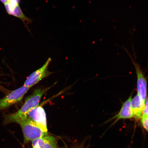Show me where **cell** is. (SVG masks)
I'll list each match as a JSON object with an SVG mask.
<instances>
[{
    "label": "cell",
    "mask_w": 148,
    "mask_h": 148,
    "mask_svg": "<svg viewBox=\"0 0 148 148\" xmlns=\"http://www.w3.org/2000/svg\"><path fill=\"white\" fill-rule=\"evenodd\" d=\"M3 89H4V88H3L1 86V84H0V90H3V91L4 92V91H5V90H3Z\"/></svg>",
    "instance_id": "14"
},
{
    "label": "cell",
    "mask_w": 148,
    "mask_h": 148,
    "mask_svg": "<svg viewBox=\"0 0 148 148\" xmlns=\"http://www.w3.org/2000/svg\"><path fill=\"white\" fill-rule=\"evenodd\" d=\"M143 114L148 116V98L146 99Z\"/></svg>",
    "instance_id": "12"
},
{
    "label": "cell",
    "mask_w": 148,
    "mask_h": 148,
    "mask_svg": "<svg viewBox=\"0 0 148 148\" xmlns=\"http://www.w3.org/2000/svg\"></svg>",
    "instance_id": "16"
},
{
    "label": "cell",
    "mask_w": 148,
    "mask_h": 148,
    "mask_svg": "<svg viewBox=\"0 0 148 148\" xmlns=\"http://www.w3.org/2000/svg\"><path fill=\"white\" fill-rule=\"evenodd\" d=\"M134 64L137 76V94L142 101L145 103L147 97V79L138 65L136 64Z\"/></svg>",
    "instance_id": "7"
},
{
    "label": "cell",
    "mask_w": 148,
    "mask_h": 148,
    "mask_svg": "<svg viewBox=\"0 0 148 148\" xmlns=\"http://www.w3.org/2000/svg\"><path fill=\"white\" fill-rule=\"evenodd\" d=\"M145 104L140 100L138 94L131 100V108L134 118L135 119H140L143 114Z\"/></svg>",
    "instance_id": "10"
},
{
    "label": "cell",
    "mask_w": 148,
    "mask_h": 148,
    "mask_svg": "<svg viewBox=\"0 0 148 148\" xmlns=\"http://www.w3.org/2000/svg\"><path fill=\"white\" fill-rule=\"evenodd\" d=\"M20 0H8L4 5L5 10L9 15L19 18L27 28L26 23H32V20L26 16L20 6Z\"/></svg>",
    "instance_id": "5"
},
{
    "label": "cell",
    "mask_w": 148,
    "mask_h": 148,
    "mask_svg": "<svg viewBox=\"0 0 148 148\" xmlns=\"http://www.w3.org/2000/svg\"><path fill=\"white\" fill-rule=\"evenodd\" d=\"M34 148H60L56 138L47 134L32 141Z\"/></svg>",
    "instance_id": "8"
},
{
    "label": "cell",
    "mask_w": 148,
    "mask_h": 148,
    "mask_svg": "<svg viewBox=\"0 0 148 148\" xmlns=\"http://www.w3.org/2000/svg\"><path fill=\"white\" fill-rule=\"evenodd\" d=\"M27 116L36 123L42 131L47 133V118L43 107L39 105L31 110L27 114Z\"/></svg>",
    "instance_id": "6"
},
{
    "label": "cell",
    "mask_w": 148,
    "mask_h": 148,
    "mask_svg": "<svg viewBox=\"0 0 148 148\" xmlns=\"http://www.w3.org/2000/svg\"><path fill=\"white\" fill-rule=\"evenodd\" d=\"M16 123L21 127L23 131L24 143L42 137L47 134L42 131L38 126L27 116L18 120Z\"/></svg>",
    "instance_id": "2"
},
{
    "label": "cell",
    "mask_w": 148,
    "mask_h": 148,
    "mask_svg": "<svg viewBox=\"0 0 148 148\" xmlns=\"http://www.w3.org/2000/svg\"><path fill=\"white\" fill-rule=\"evenodd\" d=\"M140 119L142 126L148 132V116L142 114Z\"/></svg>",
    "instance_id": "11"
},
{
    "label": "cell",
    "mask_w": 148,
    "mask_h": 148,
    "mask_svg": "<svg viewBox=\"0 0 148 148\" xmlns=\"http://www.w3.org/2000/svg\"><path fill=\"white\" fill-rule=\"evenodd\" d=\"M51 61V58H48L41 67L33 72L28 77L23 86L31 88L42 79L49 76L50 73L48 70V67Z\"/></svg>",
    "instance_id": "4"
},
{
    "label": "cell",
    "mask_w": 148,
    "mask_h": 148,
    "mask_svg": "<svg viewBox=\"0 0 148 148\" xmlns=\"http://www.w3.org/2000/svg\"><path fill=\"white\" fill-rule=\"evenodd\" d=\"M83 148V147H82V148Z\"/></svg>",
    "instance_id": "15"
},
{
    "label": "cell",
    "mask_w": 148,
    "mask_h": 148,
    "mask_svg": "<svg viewBox=\"0 0 148 148\" xmlns=\"http://www.w3.org/2000/svg\"><path fill=\"white\" fill-rule=\"evenodd\" d=\"M30 88L23 86L9 92L3 99H0V111L21 101Z\"/></svg>",
    "instance_id": "3"
},
{
    "label": "cell",
    "mask_w": 148,
    "mask_h": 148,
    "mask_svg": "<svg viewBox=\"0 0 148 148\" xmlns=\"http://www.w3.org/2000/svg\"><path fill=\"white\" fill-rule=\"evenodd\" d=\"M8 1V0H0V1H1V2L4 5Z\"/></svg>",
    "instance_id": "13"
},
{
    "label": "cell",
    "mask_w": 148,
    "mask_h": 148,
    "mask_svg": "<svg viewBox=\"0 0 148 148\" xmlns=\"http://www.w3.org/2000/svg\"><path fill=\"white\" fill-rule=\"evenodd\" d=\"M132 99L131 95L128 99L123 103L119 112L113 117L114 118H116L114 123L120 119H131L134 118L131 106V101Z\"/></svg>",
    "instance_id": "9"
},
{
    "label": "cell",
    "mask_w": 148,
    "mask_h": 148,
    "mask_svg": "<svg viewBox=\"0 0 148 148\" xmlns=\"http://www.w3.org/2000/svg\"><path fill=\"white\" fill-rule=\"evenodd\" d=\"M48 88H38L34 90L32 95L25 99L23 106L17 112L5 116L3 124H8L16 123L18 120L27 116V114L33 109L39 105L41 98L47 91Z\"/></svg>",
    "instance_id": "1"
}]
</instances>
